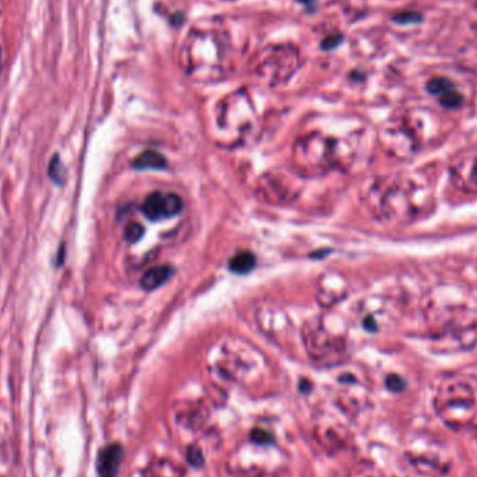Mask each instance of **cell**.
Listing matches in <instances>:
<instances>
[{
    "label": "cell",
    "mask_w": 477,
    "mask_h": 477,
    "mask_svg": "<svg viewBox=\"0 0 477 477\" xmlns=\"http://www.w3.org/2000/svg\"><path fill=\"white\" fill-rule=\"evenodd\" d=\"M182 55L187 72L195 78L215 80L227 68V45L217 31H191Z\"/></svg>",
    "instance_id": "obj_2"
},
{
    "label": "cell",
    "mask_w": 477,
    "mask_h": 477,
    "mask_svg": "<svg viewBox=\"0 0 477 477\" xmlns=\"http://www.w3.org/2000/svg\"><path fill=\"white\" fill-rule=\"evenodd\" d=\"M56 261H58V265L63 264V261H65V249L63 247L59 250V256H58Z\"/></svg>",
    "instance_id": "obj_17"
},
{
    "label": "cell",
    "mask_w": 477,
    "mask_h": 477,
    "mask_svg": "<svg viewBox=\"0 0 477 477\" xmlns=\"http://www.w3.org/2000/svg\"><path fill=\"white\" fill-rule=\"evenodd\" d=\"M143 213L149 220H169L183 210V200L175 193L154 191L143 203Z\"/></svg>",
    "instance_id": "obj_6"
},
{
    "label": "cell",
    "mask_w": 477,
    "mask_h": 477,
    "mask_svg": "<svg viewBox=\"0 0 477 477\" xmlns=\"http://www.w3.org/2000/svg\"><path fill=\"white\" fill-rule=\"evenodd\" d=\"M187 459H188V462H190L191 465H194V466H203V463H204L203 452H201V449H200L198 446H195V445H193V446L188 448V451H187Z\"/></svg>",
    "instance_id": "obj_15"
},
{
    "label": "cell",
    "mask_w": 477,
    "mask_h": 477,
    "mask_svg": "<svg viewBox=\"0 0 477 477\" xmlns=\"http://www.w3.org/2000/svg\"><path fill=\"white\" fill-rule=\"evenodd\" d=\"M136 169H164L166 166V158L152 149L141 152L133 162Z\"/></svg>",
    "instance_id": "obj_10"
},
{
    "label": "cell",
    "mask_w": 477,
    "mask_h": 477,
    "mask_svg": "<svg viewBox=\"0 0 477 477\" xmlns=\"http://www.w3.org/2000/svg\"><path fill=\"white\" fill-rule=\"evenodd\" d=\"M173 275V269L169 265H156L149 268L141 278V286L146 291H154L166 284Z\"/></svg>",
    "instance_id": "obj_9"
},
{
    "label": "cell",
    "mask_w": 477,
    "mask_h": 477,
    "mask_svg": "<svg viewBox=\"0 0 477 477\" xmlns=\"http://www.w3.org/2000/svg\"><path fill=\"white\" fill-rule=\"evenodd\" d=\"M124 451L117 442L102 448L97 458V472L100 477H117L123 462Z\"/></svg>",
    "instance_id": "obj_8"
},
{
    "label": "cell",
    "mask_w": 477,
    "mask_h": 477,
    "mask_svg": "<svg viewBox=\"0 0 477 477\" xmlns=\"http://www.w3.org/2000/svg\"><path fill=\"white\" fill-rule=\"evenodd\" d=\"M429 92L439 100L442 107L455 109L462 105L463 95L461 91L455 87V84L446 78L442 77H434L427 84Z\"/></svg>",
    "instance_id": "obj_7"
},
{
    "label": "cell",
    "mask_w": 477,
    "mask_h": 477,
    "mask_svg": "<svg viewBox=\"0 0 477 477\" xmlns=\"http://www.w3.org/2000/svg\"><path fill=\"white\" fill-rule=\"evenodd\" d=\"M430 336L456 349H466L477 341V303L456 289L430 294L424 310Z\"/></svg>",
    "instance_id": "obj_1"
},
{
    "label": "cell",
    "mask_w": 477,
    "mask_h": 477,
    "mask_svg": "<svg viewBox=\"0 0 477 477\" xmlns=\"http://www.w3.org/2000/svg\"><path fill=\"white\" fill-rule=\"evenodd\" d=\"M66 169L65 166L62 165L60 162V156L59 155H55L49 164V168H48V175L50 178V181L58 186H62L63 182H65V176H66Z\"/></svg>",
    "instance_id": "obj_12"
},
{
    "label": "cell",
    "mask_w": 477,
    "mask_h": 477,
    "mask_svg": "<svg viewBox=\"0 0 477 477\" xmlns=\"http://www.w3.org/2000/svg\"><path fill=\"white\" fill-rule=\"evenodd\" d=\"M250 439L253 442L259 444V445H271V444L275 442V439L272 437V434H269L267 430H262V429L252 430Z\"/></svg>",
    "instance_id": "obj_14"
},
{
    "label": "cell",
    "mask_w": 477,
    "mask_h": 477,
    "mask_svg": "<svg viewBox=\"0 0 477 477\" xmlns=\"http://www.w3.org/2000/svg\"><path fill=\"white\" fill-rule=\"evenodd\" d=\"M387 387L392 391H401L402 390V380L400 377H395V375H391L388 377L387 380Z\"/></svg>",
    "instance_id": "obj_16"
},
{
    "label": "cell",
    "mask_w": 477,
    "mask_h": 477,
    "mask_svg": "<svg viewBox=\"0 0 477 477\" xmlns=\"http://www.w3.org/2000/svg\"><path fill=\"white\" fill-rule=\"evenodd\" d=\"M218 1H233V0H218Z\"/></svg>",
    "instance_id": "obj_20"
},
{
    "label": "cell",
    "mask_w": 477,
    "mask_h": 477,
    "mask_svg": "<svg viewBox=\"0 0 477 477\" xmlns=\"http://www.w3.org/2000/svg\"><path fill=\"white\" fill-rule=\"evenodd\" d=\"M0 72H1V49H0Z\"/></svg>",
    "instance_id": "obj_19"
},
{
    "label": "cell",
    "mask_w": 477,
    "mask_h": 477,
    "mask_svg": "<svg viewBox=\"0 0 477 477\" xmlns=\"http://www.w3.org/2000/svg\"><path fill=\"white\" fill-rule=\"evenodd\" d=\"M451 178L458 188L477 193V148L462 151L454 158Z\"/></svg>",
    "instance_id": "obj_5"
},
{
    "label": "cell",
    "mask_w": 477,
    "mask_h": 477,
    "mask_svg": "<svg viewBox=\"0 0 477 477\" xmlns=\"http://www.w3.org/2000/svg\"><path fill=\"white\" fill-rule=\"evenodd\" d=\"M300 66V53L291 43H275L258 52L253 72L257 78L275 85L291 78Z\"/></svg>",
    "instance_id": "obj_4"
},
{
    "label": "cell",
    "mask_w": 477,
    "mask_h": 477,
    "mask_svg": "<svg viewBox=\"0 0 477 477\" xmlns=\"http://www.w3.org/2000/svg\"><path fill=\"white\" fill-rule=\"evenodd\" d=\"M299 1H301V3H306V4H309V3H311V1H314V0H299Z\"/></svg>",
    "instance_id": "obj_18"
},
{
    "label": "cell",
    "mask_w": 477,
    "mask_h": 477,
    "mask_svg": "<svg viewBox=\"0 0 477 477\" xmlns=\"http://www.w3.org/2000/svg\"><path fill=\"white\" fill-rule=\"evenodd\" d=\"M144 233H146V230H144L143 225H140L139 222H132L124 229V239L129 243H137L140 239H143Z\"/></svg>",
    "instance_id": "obj_13"
},
{
    "label": "cell",
    "mask_w": 477,
    "mask_h": 477,
    "mask_svg": "<svg viewBox=\"0 0 477 477\" xmlns=\"http://www.w3.org/2000/svg\"><path fill=\"white\" fill-rule=\"evenodd\" d=\"M434 404L445 424L465 429L476 419L477 390L463 377H449L441 382Z\"/></svg>",
    "instance_id": "obj_3"
},
{
    "label": "cell",
    "mask_w": 477,
    "mask_h": 477,
    "mask_svg": "<svg viewBox=\"0 0 477 477\" xmlns=\"http://www.w3.org/2000/svg\"><path fill=\"white\" fill-rule=\"evenodd\" d=\"M254 267H256V257L250 252H240L236 256H233L229 262L230 271L239 275L249 274Z\"/></svg>",
    "instance_id": "obj_11"
}]
</instances>
